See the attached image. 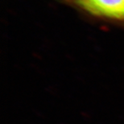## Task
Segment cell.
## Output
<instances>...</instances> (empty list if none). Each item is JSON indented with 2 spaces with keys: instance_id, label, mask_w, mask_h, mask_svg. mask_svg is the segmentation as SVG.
Here are the masks:
<instances>
[{
  "instance_id": "cell-1",
  "label": "cell",
  "mask_w": 124,
  "mask_h": 124,
  "mask_svg": "<svg viewBox=\"0 0 124 124\" xmlns=\"http://www.w3.org/2000/svg\"><path fill=\"white\" fill-rule=\"evenodd\" d=\"M95 18L124 28V0H62Z\"/></svg>"
}]
</instances>
